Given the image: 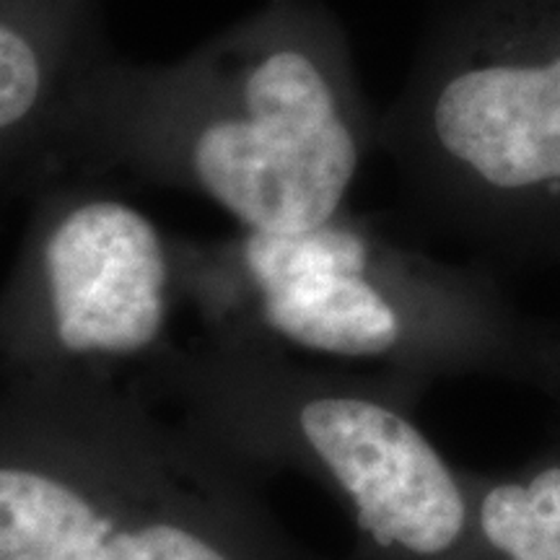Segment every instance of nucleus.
<instances>
[{
  "label": "nucleus",
  "mask_w": 560,
  "mask_h": 560,
  "mask_svg": "<svg viewBox=\"0 0 560 560\" xmlns=\"http://www.w3.org/2000/svg\"><path fill=\"white\" fill-rule=\"evenodd\" d=\"M366 149L338 47L299 0H270L170 66L96 60L55 166L200 195L247 231H304L346 210Z\"/></svg>",
  "instance_id": "nucleus-1"
},
{
  "label": "nucleus",
  "mask_w": 560,
  "mask_h": 560,
  "mask_svg": "<svg viewBox=\"0 0 560 560\" xmlns=\"http://www.w3.org/2000/svg\"><path fill=\"white\" fill-rule=\"evenodd\" d=\"M177 283L206 335L366 363L423 389L495 376L560 402V332L522 317L490 272L405 247L346 210L304 231L177 240Z\"/></svg>",
  "instance_id": "nucleus-2"
},
{
  "label": "nucleus",
  "mask_w": 560,
  "mask_h": 560,
  "mask_svg": "<svg viewBox=\"0 0 560 560\" xmlns=\"http://www.w3.org/2000/svg\"><path fill=\"white\" fill-rule=\"evenodd\" d=\"M122 382L0 384V560H317Z\"/></svg>",
  "instance_id": "nucleus-3"
},
{
  "label": "nucleus",
  "mask_w": 560,
  "mask_h": 560,
  "mask_svg": "<svg viewBox=\"0 0 560 560\" xmlns=\"http://www.w3.org/2000/svg\"><path fill=\"white\" fill-rule=\"evenodd\" d=\"M151 380L182 423L242 470L325 488L366 560H478L470 475L420 423L418 384L219 335L174 346Z\"/></svg>",
  "instance_id": "nucleus-4"
},
{
  "label": "nucleus",
  "mask_w": 560,
  "mask_h": 560,
  "mask_svg": "<svg viewBox=\"0 0 560 560\" xmlns=\"http://www.w3.org/2000/svg\"><path fill=\"white\" fill-rule=\"evenodd\" d=\"M177 301V236L100 187L45 185L0 283V384L151 374Z\"/></svg>",
  "instance_id": "nucleus-5"
},
{
  "label": "nucleus",
  "mask_w": 560,
  "mask_h": 560,
  "mask_svg": "<svg viewBox=\"0 0 560 560\" xmlns=\"http://www.w3.org/2000/svg\"><path fill=\"white\" fill-rule=\"evenodd\" d=\"M389 143L452 223L560 252V50L450 62L397 109Z\"/></svg>",
  "instance_id": "nucleus-6"
},
{
  "label": "nucleus",
  "mask_w": 560,
  "mask_h": 560,
  "mask_svg": "<svg viewBox=\"0 0 560 560\" xmlns=\"http://www.w3.org/2000/svg\"><path fill=\"white\" fill-rule=\"evenodd\" d=\"M91 0H0V192L47 179L62 122L94 66Z\"/></svg>",
  "instance_id": "nucleus-7"
},
{
  "label": "nucleus",
  "mask_w": 560,
  "mask_h": 560,
  "mask_svg": "<svg viewBox=\"0 0 560 560\" xmlns=\"http://www.w3.org/2000/svg\"><path fill=\"white\" fill-rule=\"evenodd\" d=\"M467 475L482 556L560 560V441L516 470Z\"/></svg>",
  "instance_id": "nucleus-8"
},
{
  "label": "nucleus",
  "mask_w": 560,
  "mask_h": 560,
  "mask_svg": "<svg viewBox=\"0 0 560 560\" xmlns=\"http://www.w3.org/2000/svg\"><path fill=\"white\" fill-rule=\"evenodd\" d=\"M558 257H560V252H558Z\"/></svg>",
  "instance_id": "nucleus-9"
}]
</instances>
